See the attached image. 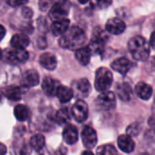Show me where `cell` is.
Here are the masks:
<instances>
[{"label": "cell", "mask_w": 155, "mask_h": 155, "mask_svg": "<svg viewBox=\"0 0 155 155\" xmlns=\"http://www.w3.org/2000/svg\"><path fill=\"white\" fill-rule=\"evenodd\" d=\"M39 63L44 68L48 70H53L56 68L58 61L55 55L51 53H44L39 58Z\"/></svg>", "instance_id": "18"}, {"label": "cell", "mask_w": 155, "mask_h": 155, "mask_svg": "<svg viewBox=\"0 0 155 155\" xmlns=\"http://www.w3.org/2000/svg\"><path fill=\"white\" fill-rule=\"evenodd\" d=\"M135 92L140 99L148 101L152 94V88L145 82H139L135 87Z\"/></svg>", "instance_id": "20"}, {"label": "cell", "mask_w": 155, "mask_h": 155, "mask_svg": "<svg viewBox=\"0 0 155 155\" xmlns=\"http://www.w3.org/2000/svg\"><path fill=\"white\" fill-rule=\"evenodd\" d=\"M59 82L52 78H49V77H47L43 80L42 81V89H43V91L48 95V96H55L56 95V91H57V89L58 87L59 86Z\"/></svg>", "instance_id": "17"}, {"label": "cell", "mask_w": 155, "mask_h": 155, "mask_svg": "<svg viewBox=\"0 0 155 155\" xmlns=\"http://www.w3.org/2000/svg\"><path fill=\"white\" fill-rule=\"evenodd\" d=\"M111 68L117 72H119L121 75H125L131 68V63L130 61L126 58H120L114 60L111 65Z\"/></svg>", "instance_id": "16"}, {"label": "cell", "mask_w": 155, "mask_h": 155, "mask_svg": "<svg viewBox=\"0 0 155 155\" xmlns=\"http://www.w3.org/2000/svg\"><path fill=\"white\" fill-rule=\"evenodd\" d=\"M113 81V76L110 69L106 68H100L96 71L95 75V89L100 91H107Z\"/></svg>", "instance_id": "3"}, {"label": "cell", "mask_w": 155, "mask_h": 155, "mask_svg": "<svg viewBox=\"0 0 155 155\" xmlns=\"http://www.w3.org/2000/svg\"><path fill=\"white\" fill-rule=\"evenodd\" d=\"M107 38H108V36L101 29L95 32V34L93 35V38L91 41V44L89 46L91 50V53H96V54L101 53L104 49V46H105Z\"/></svg>", "instance_id": "6"}, {"label": "cell", "mask_w": 155, "mask_h": 155, "mask_svg": "<svg viewBox=\"0 0 155 155\" xmlns=\"http://www.w3.org/2000/svg\"><path fill=\"white\" fill-rule=\"evenodd\" d=\"M81 138H82V142L84 146L88 149L94 148L98 141L96 131L90 126L84 127L81 132Z\"/></svg>", "instance_id": "10"}, {"label": "cell", "mask_w": 155, "mask_h": 155, "mask_svg": "<svg viewBox=\"0 0 155 155\" xmlns=\"http://www.w3.org/2000/svg\"><path fill=\"white\" fill-rule=\"evenodd\" d=\"M87 40L85 32L79 27L74 26L68 28L58 40L60 47L68 49H78L81 48Z\"/></svg>", "instance_id": "1"}, {"label": "cell", "mask_w": 155, "mask_h": 155, "mask_svg": "<svg viewBox=\"0 0 155 155\" xmlns=\"http://www.w3.org/2000/svg\"><path fill=\"white\" fill-rule=\"evenodd\" d=\"M116 91L119 98L123 101H129L132 97V90L129 83L123 82L117 85Z\"/></svg>", "instance_id": "21"}, {"label": "cell", "mask_w": 155, "mask_h": 155, "mask_svg": "<svg viewBox=\"0 0 155 155\" xmlns=\"http://www.w3.org/2000/svg\"><path fill=\"white\" fill-rule=\"evenodd\" d=\"M71 113L78 122H83L86 120L89 114V109L86 102L81 100L77 101L76 103L72 106Z\"/></svg>", "instance_id": "8"}, {"label": "cell", "mask_w": 155, "mask_h": 155, "mask_svg": "<svg viewBox=\"0 0 155 155\" xmlns=\"http://www.w3.org/2000/svg\"><path fill=\"white\" fill-rule=\"evenodd\" d=\"M69 27V20L68 18L57 19L51 26V31L55 36H61Z\"/></svg>", "instance_id": "19"}, {"label": "cell", "mask_w": 155, "mask_h": 155, "mask_svg": "<svg viewBox=\"0 0 155 155\" xmlns=\"http://www.w3.org/2000/svg\"><path fill=\"white\" fill-rule=\"evenodd\" d=\"M62 136L64 140L68 144H74L79 139V132H78V130L74 125L68 124L63 130Z\"/></svg>", "instance_id": "15"}, {"label": "cell", "mask_w": 155, "mask_h": 155, "mask_svg": "<svg viewBox=\"0 0 155 155\" xmlns=\"http://www.w3.org/2000/svg\"><path fill=\"white\" fill-rule=\"evenodd\" d=\"M14 114L18 120L19 121H25L29 117V110L26 105H17L14 109Z\"/></svg>", "instance_id": "25"}, {"label": "cell", "mask_w": 155, "mask_h": 155, "mask_svg": "<svg viewBox=\"0 0 155 155\" xmlns=\"http://www.w3.org/2000/svg\"><path fill=\"white\" fill-rule=\"evenodd\" d=\"M10 43L13 48H26L29 44V38L24 34H16L12 37Z\"/></svg>", "instance_id": "23"}, {"label": "cell", "mask_w": 155, "mask_h": 155, "mask_svg": "<svg viewBox=\"0 0 155 155\" xmlns=\"http://www.w3.org/2000/svg\"><path fill=\"white\" fill-rule=\"evenodd\" d=\"M55 96L58 97L59 101L65 103V102H68L73 98V91L70 88L59 85L57 89Z\"/></svg>", "instance_id": "24"}, {"label": "cell", "mask_w": 155, "mask_h": 155, "mask_svg": "<svg viewBox=\"0 0 155 155\" xmlns=\"http://www.w3.org/2000/svg\"><path fill=\"white\" fill-rule=\"evenodd\" d=\"M112 0H91V5L92 8L97 9H104L110 6Z\"/></svg>", "instance_id": "29"}, {"label": "cell", "mask_w": 155, "mask_h": 155, "mask_svg": "<svg viewBox=\"0 0 155 155\" xmlns=\"http://www.w3.org/2000/svg\"><path fill=\"white\" fill-rule=\"evenodd\" d=\"M150 47L155 49V29L153 30V32L150 35Z\"/></svg>", "instance_id": "33"}, {"label": "cell", "mask_w": 155, "mask_h": 155, "mask_svg": "<svg viewBox=\"0 0 155 155\" xmlns=\"http://www.w3.org/2000/svg\"><path fill=\"white\" fill-rule=\"evenodd\" d=\"M26 87L24 86H9L4 91V95L11 101H19L22 95L27 91Z\"/></svg>", "instance_id": "14"}, {"label": "cell", "mask_w": 155, "mask_h": 155, "mask_svg": "<svg viewBox=\"0 0 155 155\" xmlns=\"http://www.w3.org/2000/svg\"><path fill=\"white\" fill-rule=\"evenodd\" d=\"M28 58V53L25 48H13L5 53V59L13 64L24 63Z\"/></svg>", "instance_id": "7"}, {"label": "cell", "mask_w": 155, "mask_h": 155, "mask_svg": "<svg viewBox=\"0 0 155 155\" xmlns=\"http://www.w3.org/2000/svg\"><path fill=\"white\" fill-rule=\"evenodd\" d=\"M1 54H2V51H1V49H0V58H1Z\"/></svg>", "instance_id": "40"}, {"label": "cell", "mask_w": 155, "mask_h": 155, "mask_svg": "<svg viewBox=\"0 0 155 155\" xmlns=\"http://www.w3.org/2000/svg\"><path fill=\"white\" fill-rule=\"evenodd\" d=\"M151 66H152V68L155 69V57L152 58V62H151Z\"/></svg>", "instance_id": "38"}, {"label": "cell", "mask_w": 155, "mask_h": 155, "mask_svg": "<svg viewBox=\"0 0 155 155\" xmlns=\"http://www.w3.org/2000/svg\"><path fill=\"white\" fill-rule=\"evenodd\" d=\"M140 125L138 122H134L127 128V134H129L130 136H136L140 133Z\"/></svg>", "instance_id": "30"}, {"label": "cell", "mask_w": 155, "mask_h": 155, "mask_svg": "<svg viewBox=\"0 0 155 155\" xmlns=\"http://www.w3.org/2000/svg\"><path fill=\"white\" fill-rule=\"evenodd\" d=\"M21 14H22V16H23L25 18H28H28H32V16H33V11H32L31 8L25 7V8H22Z\"/></svg>", "instance_id": "32"}, {"label": "cell", "mask_w": 155, "mask_h": 155, "mask_svg": "<svg viewBox=\"0 0 155 155\" xmlns=\"http://www.w3.org/2000/svg\"><path fill=\"white\" fill-rule=\"evenodd\" d=\"M91 50L90 47H81L80 48L76 49V58L81 65H87L89 64L91 57Z\"/></svg>", "instance_id": "22"}, {"label": "cell", "mask_w": 155, "mask_h": 155, "mask_svg": "<svg viewBox=\"0 0 155 155\" xmlns=\"http://www.w3.org/2000/svg\"><path fill=\"white\" fill-rule=\"evenodd\" d=\"M5 35H6V28L2 25H0V41L4 38Z\"/></svg>", "instance_id": "34"}, {"label": "cell", "mask_w": 155, "mask_h": 155, "mask_svg": "<svg viewBox=\"0 0 155 155\" xmlns=\"http://www.w3.org/2000/svg\"><path fill=\"white\" fill-rule=\"evenodd\" d=\"M39 82V75L34 69L27 70L22 76V86L26 88L37 86Z\"/></svg>", "instance_id": "12"}, {"label": "cell", "mask_w": 155, "mask_h": 155, "mask_svg": "<svg viewBox=\"0 0 155 155\" xmlns=\"http://www.w3.org/2000/svg\"><path fill=\"white\" fill-rule=\"evenodd\" d=\"M105 28L107 32L112 35H120L124 32L126 28V25L121 19L118 18H113L107 21Z\"/></svg>", "instance_id": "11"}, {"label": "cell", "mask_w": 155, "mask_h": 155, "mask_svg": "<svg viewBox=\"0 0 155 155\" xmlns=\"http://www.w3.org/2000/svg\"><path fill=\"white\" fill-rule=\"evenodd\" d=\"M78 1H79L81 4H86L88 1H90V0H78Z\"/></svg>", "instance_id": "37"}, {"label": "cell", "mask_w": 155, "mask_h": 155, "mask_svg": "<svg viewBox=\"0 0 155 155\" xmlns=\"http://www.w3.org/2000/svg\"><path fill=\"white\" fill-rule=\"evenodd\" d=\"M81 155H94V153H93V152H91V150H85Z\"/></svg>", "instance_id": "36"}, {"label": "cell", "mask_w": 155, "mask_h": 155, "mask_svg": "<svg viewBox=\"0 0 155 155\" xmlns=\"http://www.w3.org/2000/svg\"><path fill=\"white\" fill-rule=\"evenodd\" d=\"M28 0H6V2L11 7H20L28 3Z\"/></svg>", "instance_id": "31"}, {"label": "cell", "mask_w": 155, "mask_h": 155, "mask_svg": "<svg viewBox=\"0 0 155 155\" xmlns=\"http://www.w3.org/2000/svg\"><path fill=\"white\" fill-rule=\"evenodd\" d=\"M96 106L101 110H110L116 106V98L111 91H103L96 100Z\"/></svg>", "instance_id": "5"}, {"label": "cell", "mask_w": 155, "mask_h": 155, "mask_svg": "<svg viewBox=\"0 0 155 155\" xmlns=\"http://www.w3.org/2000/svg\"><path fill=\"white\" fill-rule=\"evenodd\" d=\"M117 142H118L119 148L123 152L130 153L134 150L135 143H134V140H132L131 136H130L129 134H122V135L119 136Z\"/></svg>", "instance_id": "13"}, {"label": "cell", "mask_w": 155, "mask_h": 155, "mask_svg": "<svg viewBox=\"0 0 155 155\" xmlns=\"http://www.w3.org/2000/svg\"><path fill=\"white\" fill-rule=\"evenodd\" d=\"M6 153H7V147L3 143H0V155H6Z\"/></svg>", "instance_id": "35"}, {"label": "cell", "mask_w": 155, "mask_h": 155, "mask_svg": "<svg viewBox=\"0 0 155 155\" xmlns=\"http://www.w3.org/2000/svg\"><path fill=\"white\" fill-rule=\"evenodd\" d=\"M70 9V1L69 0H58L55 4L52 5L49 12V16L52 19L57 20L64 18L68 16Z\"/></svg>", "instance_id": "4"}, {"label": "cell", "mask_w": 155, "mask_h": 155, "mask_svg": "<svg viewBox=\"0 0 155 155\" xmlns=\"http://www.w3.org/2000/svg\"><path fill=\"white\" fill-rule=\"evenodd\" d=\"M128 48L134 59L139 61H145L150 56V46L146 39L142 37L137 36L130 39Z\"/></svg>", "instance_id": "2"}, {"label": "cell", "mask_w": 155, "mask_h": 155, "mask_svg": "<svg viewBox=\"0 0 155 155\" xmlns=\"http://www.w3.org/2000/svg\"><path fill=\"white\" fill-rule=\"evenodd\" d=\"M30 146L36 150H40L41 149L44 148L45 146V138L41 134H35L32 136L30 139Z\"/></svg>", "instance_id": "26"}, {"label": "cell", "mask_w": 155, "mask_h": 155, "mask_svg": "<svg viewBox=\"0 0 155 155\" xmlns=\"http://www.w3.org/2000/svg\"><path fill=\"white\" fill-rule=\"evenodd\" d=\"M71 90L73 91V96L87 97L91 92V84L87 79H81L79 81H75L72 83Z\"/></svg>", "instance_id": "9"}, {"label": "cell", "mask_w": 155, "mask_h": 155, "mask_svg": "<svg viewBox=\"0 0 155 155\" xmlns=\"http://www.w3.org/2000/svg\"><path fill=\"white\" fill-rule=\"evenodd\" d=\"M56 121L59 124H65L69 121L70 120V114L69 111L67 108H62L60 109L57 114H56Z\"/></svg>", "instance_id": "27"}, {"label": "cell", "mask_w": 155, "mask_h": 155, "mask_svg": "<svg viewBox=\"0 0 155 155\" xmlns=\"http://www.w3.org/2000/svg\"><path fill=\"white\" fill-rule=\"evenodd\" d=\"M153 109L155 110V94H154V101H153Z\"/></svg>", "instance_id": "39"}, {"label": "cell", "mask_w": 155, "mask_h": 155, "mask_svg": "<svg viewBox=\"0 0 155 155\" xmlns=\"http://www.w3.org/2000/svg\"><path fill=\"white\" fill-rule=\"evenodd\" d=\"M1 100H2V97H1V95H0V101H1Z\"/></svg>", "instance_id": "41"}, {"label": "cell", "mask_w": 155, "mask_h": 155, "mask_svg": "<svg viewBox=\"0 0 155 155\" xmlns=\"http://www.w3.org/2000/svg\"><path fill=\"white\" fill-rule=\"evenodd\" d=\"M97 155H118V153L114 146L110 144H105L97 149Z\"/></svg>", "instance_id": "28"}]
</instances>
